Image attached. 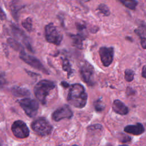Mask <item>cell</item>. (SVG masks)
<instances>
[{"label":"cell","instance_id":"6da1fadb","mask_svg":"<svg viewBox=\"0 0 146 146\" xmlns=\"http://www.w3.org/2000/svg\"><path fill=\"white\" fill-rule=\"evenodd\" d=\"M67 100L76 108H83L87 101V94L84 87L79 83L71 85L68 93Z\"/></svg>","mask_w":146,"mask_h":146},{"label":"cell","instance_id":"7a4b0ae2","mask_svg":"<svg viewBox=\"0 0 146 146\" xmlns=\"http://www.w3.org/2000/svg\"><path fill=\"white\" fill-rule=\"evenodd\" d=\"M55 87V84L53 82L46 79L42 80L35 86L34 88V95L42 104H45L47 96Z\"/></svg>","mask_w":146,"mask_h":146},{"label":"cell","instance_id":"3957f363","mask_svg":"<svg viewBox=\"0 0 146 146\" xmlns=\"http://www.w3.org/2000/svg\"><path fill=\"white\" fill-rule=\"evenodd\" d=\"M44 34L46 40L53 44L59 46L62 41V33L52 23H50L45 26Z\"/></svg>","mask_w":146,"mask_h":146},{"label":"cell","instance_id":"277c9868","mask_svg":"<svg viewBox=\"0 0 146 146\" xmlns=\"http://www.w3.org/2000/svg\"><path fill=\"white\" fill-rule=\"evenodd\" d=\"M33 130L40 136L50 135L52 131L51 124L44 117H39L35 120L31 125Z\"/></svg>","mask_w":146,"mask_h":146},{"label":"cell","instance_id":"5b68a950","mask_svg":"<svg viewBox=\"0 0 146 146\" xmlns=\"http://www.w3.org/2000/svg\"><path fill=\"white\" fill-rule=\"evenodd\" d=\"M19 104L26 114L30 117L35 116L39 108L38 103L34 99L25 98L19 100Z\"/></svg>","mask_w":146,"mask_h":146},{"label":"cell","instance_id":"8992f818","mask_svg":"<svg viewBox=\"0 0 146 146\" xmlns=\"http://www.w3.org/2000/svg\"><path fill=\"white\" fill-rule=\"evenodd\" d=\"M13 135L18 139H25L29 135V129L26 123L20 120L15 121L11 125Z\"/></svg>","mask_w":146,"mask_h":146},{"label":"cell","instance_id":"52a82bcc","mask_svg":"<svg viewBox=\"0 0 146 146\" xmlns=\"http://www.w3.org/2000/svg\"><path fill=\"white\" fill-rule=\"evenodd\" d=\"M80 72L83 81L88 86H93L94 81V69L88 62L84 63L80 67Z\"/></svg>","mask_w":146,"mask_h":146},{"label":"cell","instance_id":"ba28073f","mask_svg":"<svg viewBox=\"0 0 146 146\" xmlns=\"http://www.w3.org/2000/svg\"><path fill=\"white\" fill-rule=\"evenodd\" d=\"M19 58L25 63L33 67V68L42 71L43 73L48 74L47 70L43 66L42 63L36 58L27 54L25 51L19 52Z\"/></svg>","mask_w":146,"mask_h":146},{"label":"cell","instance_id":"9c48e42d","mask_svg":"<svg viewBox=\"0 0 146 146\" xmlns=\"http://www.w3.org/2000/svg\"><path fill=\"white\" fill-rule=\"evenodd\" d=\"M99 55L103 65L109 66L112 62L114 55V50L112 47H101L99 50Z\"/></svg>","mask_w":146,"mask_h":146},{"label":"cell","instance_id":"30bf717a","mask_svg":"<svg viewBox=\"0 0 146 146\" xmlns=\"http://www.w3.org/2000/svg\"><path fill=\"white\" fill-rule=\"evenodd\" d=\"M11 31L13 34V35L19 40H20L23 44L25 45V46L31 52H33V49L32 47V46L30 43V38L28 37V36L24 33L23 31H22L20 28H19L18 26H15V25H12L11 26Z\"/></svg>","mask_w":146,"mask_h":146},{"label":"cell","instance_id":"8fae6325","mask_svg":"<svg viewBox=\"0 0 146 146\" xmlns=\"http://www.w3.org/2000/svg\"><path fill=\"white\" fill-rule=\"evenodd\" d=\"M72 112L68 106L64 105L56 110L52 114V118L55 121L64 119H70L72 116Z\"/></svg>","mask_w":146,"mask_h":146},{"label":"cell","instance_id":"7c38bea8","mask_svg":"<svg viewBox=\"0 0 146 146\" xmlns=\"http://www.w3.org/2000/svg\"><path fill=\"white\" fill-rule=\"evenodd\" d=\"M124 131L133 135H140L144 133L145 129L144 126L141 123H136L135 125H128L124 127Z\"/></svg>","mask_w":146,"mask_h":146},{"label":"cell","instance_id":"4fadbf2b","mask_svg":"<svg viewBox=\"0 0 146 146\" xmlns=\"http://www.w3.org/2000/svg\"><path fill=\"white\" fill-rule=\"evenodd\" d=\"M112 109L115 112L121 115H125L129 112L128 108L119 100H115L113 101Z\"/></svg>","mask_w":146,"mask_h":146},{"label":"cell","instance_id":"5bb4252c","mask_svg":"<svg viewBox=\"0 0 146 146\" xmlns=\"http://www.w3.org/2000/svg\"><path fill=\"white\" fill-rule=\"evenodd\" d=\"M10 8L13 17L15 21L18 20V13L23 8V5L20 0H13L10 3Z\"/></svg>","mask_w":146,"mask_h":146},{"label":"cell","instance_id":"9a60e30c","mask_svg":"<svg viewBox=\"0 0 146 146\" xmlns=\"http://www.w3.org/2000/svg\"><path fill=\"white\" fill-rule=\"evenodd\" d=\"M135 33L139 36L143 48L146 49V26L144 25L140 26L137 29L135 30Z\"/></svg>","mask_w":146,"mask_h":146},{"label":"cell","instance_id":"2e32d148","mask_svg":"<svg viewBox=\"0 0 146 146\" xmlns=\"http://www.w3.org/2000/svg\"><path fill=\"white\" fill-rule=\"evenodd\" d=\"M11 92L13 95L17 97H22L27 96L30 95V92L29 90L27 88L15 86L13 87L11 89Z\"/></svg>","mask_w":146,"mask_h":146},{"label":"cell","instance_id":"e0dca14e","mask_svg":"<svg viewBox=\"0 0 146 146\" xmlns=\"http://www.w3.org/2000/svg\"><path fill=\"white\" fill-rule=\"evenodd\" d=\"M71 38L72 40L73 44L78 48L82 49L83 47V40L84 39V36L81 34L71 35Z\"/></svg>","mask_w":146,"mask_h":146},{"label":"cell","instance_id":"ac0fdd59","mask_svg":"<svg viewBox=\"0 0 146 146\" xmlns=\"http://www.w3.org/2000/svg\"><path fill=\"white\" fill-rule=\"evenodd\" d=\"M7 43L9 44V46L14 50L17 51H19V52L24 51V48L22 45L18 41H17L16 40L13 38H9L7 39Z\"/></svg>","mask_w":146,"mask_h":146},{"label":"cell","instance_id":"d6986e66","mask_svg":"<svg viewBox=\"0 0 146 146\" xmlns=\"http://www.w3.org/2000/svg\"><path fill=\"white\" fill-rule=\"evenodd\" d=\"M125 7L130 9L135 10L137 6L138 2L136 0H118Z\"/></svg>","mask_w":146,"mask_h":146},{"label":"cell","instance_id":"ffe728a7","mask_svg":"<svg viewBox=\"0 0 146 146\" xmlns=\"http://www.w3.org/2000/svg\"><path fill=\"white\" fill-rule=\"evenodd\" d=\"M22 26L29 32H31L33 30V21L30 17L26 18L22 22Z\"/></svg>","mask_w":146,"mask_h":146},{"label":"cell","instance_id":"44dd1931","mask_svg":"<svg viewBox=\"0 0 146 146\" xmlns=\"http://www.w3.org/2000/svg\"><path fill=\"white\" fill-rule=\"evenodd\" d=\"M62 68L63 70L67 72L68 77H70V76L72 74V70L71 67V64L67 59H63L62 61Z\"/></svg>","mask_w":146,"mask_h":146},{"label":"cell","instance_id":"7402d4cb","mask_svg":"<svg viewBox=\"0 0 146 146\" xmlns=\"http://www.w3.org/2000/svg\"><path fill=\"white\" fill-rule=\"evenodd\" d=\"M96 10L104 16H109L110 14V10L108 6L103 3L100 4L97 7Z\"/></svg>","mask_w":146,"mask_h":146},{"label":"cell","instance_id":"603a6c76","mask_svg":"<svg viewBox=\"0 0 146 146\" xmlns=\"http://www.w3.org/2000/svg\"><path fill=\"white\" fill-rule=\"evenodd\" d=\"M124 74H125L124 78L127 82H130L133 80L134 78V75H135L133 71L130 69H127L125 71Z\"/></svg>","mask_w":146,"mask_h":146},{"label":"cell","instance_id":"cb8c5ba5","mask_svg":"<svg viewBox=\"0 0 146 146\" xmlns=\"http://www.w3.org/2000/svg\"><path fill=\"white\" fill-rule=\"evenodd\" d=\"M94 107H95V109L96 111L100 112V111H102L104 109L105 106L103 104L102 100L99 99L95 102Z\"/></svg>","mask_w":146,"mask_h":146},{"label":"cell","instance_id":"d4e9b609","mask_svg":"<svg viewBox=\"0 0 146 146\" xmlns=\"http://www.w3.org/2000/svg\"><path fill=\"white\" fill-rule=\"evenodd\" d=\"M76 28L78 29V30L80 31H83L86 28V26L83 23H76Z\"/></svg>","mask_w":146,"mask_h":146},{"label":"cell","instance_id":"484cf974","mask_svg":"<svg viewBox=\"0 0 146 146\" xmlns=\"http://www.w3.org/2000/svg\"><path fill=\"white\" fill-rule=\"evenodd\" d=\"M141 75L143 78L146 79V65L144 66L142 68V71H141Z\"/></svg>","mask_w":146,"mask_h":146},{"label":"cell","instance_id":"4316f807","mask_svg":"<svg viewBox=\"0 0 146 146\" xmlns=\"http://www.w3.org/2000/svg\"><path fill=\"white\" fill-rule=\"evenodd\" d=\"M61 84H62V86L63 87H64V88H67V87H68L69 86L68 83H67L66 82H62Z\"/></svg>","mask_w":146,"mask_h":146},{"label":"cell","instance_id":"83f0119b","mask_svg":"<svg viewBox=\"0 0 146 146\" xmlns=\"http://www.w3.org/2000/svg\"><path fill=\"white\" fill-rule=\"evenodd\" d=\"M1 19H5V14H4L2 9H1Z\"/></svg>","mask_w":146,"mask_h":146},{"label":"cell","instance_id":"f1b7e54d","mask_svg":"<svg viewBox=\"0 0 146 146\" xmlns=\"http://www.w3.org/2000/svg\"><path fill=\"white\" fill-rule=\"evenodd\" d=\"M79 1L82 2H89L91 0H79Z\"/></svg>","mask_w":146,"mask_h":146},{"label":"cell","instance_id":"f546056e","mask_svg":"<svg viewBox=\"0 0 146 146\" xmlns=\"http://www.w3.org/2000/svg\"><path fill=\"white\" fill-rule=\"evenodd\" d=\"M120 146H128L127 145H120Z\"/></svg>","mask_w":146,"mask_h":146},{"label":"cell","instance_id":"4dcf8cb0","mask_svg":"<svg viewBox=\"0 0 146 146\" xmlns=\"http://www.w3.org/2000/svg\"><path fill=\"white\" fill-rule=\"evenodd\" d=\"M72 146H78V145H73Z\"/></svg>","mask_w":146,"mask_h":146}]
</instances>
